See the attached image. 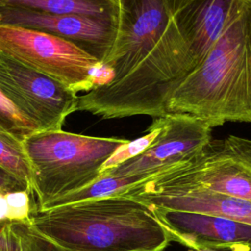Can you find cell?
I'll return each instance as SVG.
<instances>
[{
  "label": "cell",
  "mask_w": 251,
  "mask_h": 251,
  "mask_svg": "<svg viewBox=\"0 0 251 251\" xmlns=\"http://www.w3.org/2000/svg\"><path fill=\"white\" fill-rule=\"evenodd\" d=\"M167 114H186L213 127L251 123V0H239L225 30L179 83Z\"/></svg>",
  "instance_id": "cell-1"
},
{
  "label": "cell",
  "mask_w": 251,
  "mask_h": 251,
  "mask_svg": "<svg viewBox=\"0 0 251 251\" xmlns=\"http://www.w3.org/2000/svg\"><path fill=\"white\" fill-rule=\"evenodd\" d=\"M30 222L65 251H164L172 241L147 204L123 194L37 209Z\"/></svg>",
  "instance_id": "cell-2"
},
{
  "label": "cell",
  "mask_w": 251,
  "mask_h": 251,
  "mask_svg": "<svg viewBox=\"0 0 251 251\" xmlns=\"http://www.w3.org/2000/svg\"><path fill=\"white\" fill-rule=\"evenodd\" d=\"M127 139L41 130L24 140L39 208L77 191L100 176L105 162Z\"/></svg>",
  "instance_id": "cell-3"
},
{
  "label": "cell",
  "mask_w": 251,
  "mask_h": 251,
  "mask_svg": "<svg viewBox=\"0 0 251 251\" xmlns=\"http://www.w3.org/2000/svg\"><path fill=\"white\" fill-rule=\"evenodd\" d=\"M0 52L75 93L88 92L110 79V74L97 58L47 33L0 25Z\"/></svg>",
  "instance_id": "cell-4"
},
{
  "label": "cell",
  "mask_w": 251,
  "mask_h": 251,
  "mask_svg": "<svg viewBox=\"0 0 251 251\" xmlns=\"http://www.w3.org/2000/svg\"><path fill=\"white\" fill-rule=\"evenodd\" d=\"M208 190L251 201V167L226 151L219 141L199 156L160 172L122 193L135 199Z\"/></svg>",
  "instance_id": "cell-5"
},
{
  "label": "cell",
  "mask_w": 251,
  "mask_h": 251,
  "mask_svg": "<svg viewBox=\"0 0 251 251\" xmlns=\"http://www.w3.org/2000/svg\"><path fill=\"white\" fill-rule=\"evenodd\" d=\"M0 89L41 130L62 129L66 119L77 111V93L1 52Z\"/></svg>",
  "instance_id": "cell-6"
},
{
  "label": "cell",
  "mask_w": 251,
  "mask_h": 251,
  "mask_svg": "<svg viewBox=\"0 0 251 251\" xmlns=\"http://www.w3.org/2000/svg\"><path fill=\"white\" fill-rule=\"evenodd\" d=\"M162 120L160 134L144 152L103 173L118 176H139L146 179L192 160L213 142V126L204 120L186 114H167Z\"/></svg>",
  "instance_id": "cell-7"
},
{
  "label": "cell",
  "mask_w": 251,
  "mask_h": 251,
  "mask_svg": "<svg viewBox=\"0 0 251 251\" xmlns=\"http://www.w3.org/2000/svg\"><path fill=\"white\" fill-rule=\"evenodd\" d=\"M0 25L31 29L66 39L103 64L119 35L120 23L72 14H49L0 6Z\"/></svg>",
  "instance_id": "cell-8"
},
{
  "label": "cell",
  "mask_w": 251,
  "mask_h": 251,
  "mask_svg": "<svg viewBox=\"0 0 251 251\" xmlns=\"http://www.w3.org/2000/svg\"><path fill=\"white\" fill-rule=\"evenodd\" d=\"M171 240L192 250L251 251V225L224 217L150 207Z\"/></svg>",
  "instance_id": "cell-9"
},
{
  "label": "cell",
  "mask_w": 251,
  "mask_h": 251,
  "mask_svg": "<svg viewBox=\"0 0 251 251\" xmlns=\"http://www.w3.org/2000/svg\"><path fill=\"white\" fill-rule=\"evenodd\" d=\"M238 3L239 0H193L174 16L194 69L219 39Z\"/></svg>",
  "instance_id": "cell-10"
},
{
  "label": "cell",
  "mask_w": 251,
  "mask_h": 251,
  "mask_svg": "<svg viewBox=\"0 0 251 251\" xmlns=\"http://www.w3.org/2000/svg\"><path fill=\"white\" fill-rule=\"evenodd\" d=\"M137 200L149 207L204 213L251 225V201L208 190H191L167 196H145Z\"/></svg>",
  "instance_id": "cell-11"
},
{
  "label": "cell",
  "mask_w": 251,
  "mask_h": 251,
  "mask_svg": "<svg viewBox=\"0 0 251 251\" xmlns=\"http://www.w3.org/2000/svg\"><path fill=\"white\" fill-rule=\"evenodd\" d=\"M0 6L49 14H72L120 23V0H0Z\"/></svg>",
  "instance_id": "cell-12"
},
{
  "label": "cell",
  "mask_w": 251,
  "mask_h": 251,
  "mask_svg": "<svg viewBox=\"0 0 251 251\" xmlns=\"http://www.w3.org/2000/svg\"><path fill=\"white\" fill-rule=\"evenodd\" d=\"M143 180L144 178L139 176H118L102 173L97 179H95L87 186L58 199L52 200L38 210H46L70 203L99 199L113 195H120L126 191L132 185L137 184Z\"/></svg>",
  "instance_id": "cell-13"
},
{
  "label": "cell",
  "mask_w": 251,
  "mask_h": 251,
  "mask_svg": "<svg viewBox=\"0 0 251 251\" xmlns=\"http://www.w3.org/2000/svg\"><path fill=\"white\" fill-rule=\"evenodd\" d=\"M0 169L18 179L33 194L32 167L24 140L0 129Z\"/></svg>",
  "instance_id": "cell-14"
},
{
  "label": "cell",
  "mask_w": 251,
  "mask_h": 251,
  "mask_svg": "<svg viewBox=\"0 0 251 251\" xmlns=\"http://www.w3.org/2000/svg\"><path fill=\"white\" fill-rule=\"evenodd\" d=\"M162 125H163L162 116L158 118H154V121L148 127L147 132L141 137H138L134 140H127L126 143L119 147L113 153V155L105 162V164L102 167L101 173L108 171L110 169H113L125 163L126 161L132 159L138 156L139 154H141L142 152H144L160 134L162 129Z\"/></svg>",
  "instance_id": "cell-15"
},
{
  "label": "cell",
  "mask_w": 251,
  "mask_h": 251,
  "mask_svg": "<svg viewBox=\"0 0 251 251\" xmlns=\"http://www.w3.org/2000/svg\"><path fill=\"white\" fill-rule=\"evenodd\" d=\"M0 129L25 140L41 128L12 104L0 89Z\"/></svg>",
  "instance_id": "cell-16"
},
{
  "label": "cell",
  "mask_w": 251,
  "mask_h": 251,
  "mask_svg": "<svg viewBox=\"0 0 251 251\" xmlns=\"http://www.w3.org/2000/svg\"><path fill=\"white\" fill-rule=\"evenodd\" d=\"M10 228L19 239L21 251H65L56 242L36 229L30 220L11 222Z\"/></svg>",
  "instance_id": "cell-17"
},
{
  "label": "cell",
  "mask_w": 251,
  "mask_h": 251,
  "mask_svg": "<svg viewBox=\"0 0 251 251\" xmlns=\"http://www.w3.org/2000/svg\"><path fill=\"white\" fill-rule=\"evenodd\" d=\"M31 193L28 190H17L6 193L8 203V220L10 222L30 220L32 211L30 204Z\"/></svg>",
  "instance_id": "cell-18"
},
{
  "label": "cell",
  "mask_w": 251,
  "mask_h": 251,
  "mask_svg": "<svg viewBox=\"0 0 251 251\" xmlns=\"http://www.w3.org/2000/svg\"><path fill=\"white\" fill-rule=\"evenodd\" d=\"M219 142L226 151L234 155L251 167V139L228 135Z\"/></svg>",
  "instance_id": "cell-19"
},
{
  "label": "cell",
  "mask_w": 251,
  "mask_h": 251,
  "mask_svg": "<svg viewBox=\"0 0 251 251\" xmlns=\"http://www.w3.org/2000/svg\"><path fill=\"white\" fill-rule=\"evenodd\" d=\"M17 190H28L25 185L20 182L15 177L6 174L0 169V192L9 193ZM29 191V190H28Z\"/></svg>",
  "instance_id": "cell-20"
},
{
  "label": "cell",
  "mask_w": 251,
  "mask_h": 251,
  "mask_svg": "<svg viewBox=\"0 0 251 251\" xmlns=\"http://www.w3.org/2000/svg\"><path fill=\"white\" fill-rule=\"evenodd\" d=\"M1 251H21L19 239L17 235L10 228V224L7 226L2 243H1Z\"/></svg>",
  "instance_id": "cell-21"
},
{
  "label": "cell",
  "mask_w": 251,
  "mask_h": 251,
  "mask_svg": "<svg viewBox=\"0 0 251 251\" xmlns=\"http://www.w3.org/2000/svg\"><path fill=\"white\" fill-rule=\"evenodd\" d=\"M192 1L193 0H163L166 7L173 16H175L177 12H179L183 7Z\"/></svg>",
  "instance_id": "cell-22"
},
{
  "label": "cell",
  "mask_w": 251,
  "mask_h": 251,
  "mask_svg": "<svg viewBox=\"0 0 251 251\" xmlns=\"http://www.w3.org/2000/svg\"><path fill=\"white\" fill-rule=\"evenodd\" d=\"M8 215H9V210H8L6 194L0 192V221H9Z\"/></svg>",
  "instance_id": "cell-23"
},
{
  "label": "cell",
  "mask_w": 251,
  "mask_h": 251,
  "mask_svg": "<svg viewBox=\"0 0 251 251\" xmlns=\"http://www.w3.org/2000/svg\"><path fill=\"white\" fill-rule=\"evenodd\" d=\"M10 223H11L10 221H0V251H1V243H2L5 230Z\"/></svg>",
  "instance_id": "cell-24"
},
{
  "label": "cell",
  "mask_w": 251,
  "mask_h": 251,
  "mask_svg": "<svg viewBox=\"0 0 251 251\" xmlns=\"http://www.w3.org/2000/svg\"><path fill=\"white\" fill-rule=\"evenodd\" d=\"M192 251H212V250H192Z\"/></svg>",
  "instance_id": "cell-25"
},
{
  "label": "cell",
  "mask_w": 251,
  "mask_h": 251,
  "mask_svg": "<svg viewBox=\"0 0 251 251\" xmlns=\"http://www.w3.org/2000/svg\"><path fill=\"white\" fill-rule=\"evenodd\" d=\"M120 1H121V2H122V1H123V0H120Z\"/></svg>",
  "instance_id": "cell-26"
}]
</instances>
